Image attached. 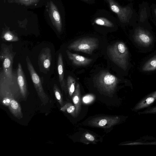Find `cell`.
<instances>
[{
	"label": "cell",
	"mask_w": 156,
	"mask_h": 156,
	"mask_svg": "<svg viewBox=\"0 0 156 156\" xmlns=\"http://www.w3.org/2000/svg\"><path fill=\"white\" fill-rule=\"evenodd\" d=\"M28 70L38 96L44 105H45L49 101V98L45 93L40 77L35 71L28 56L26 58Z\"/></svg>",
	"instance_id": "cell-5"
},
{
	"label": "cell",
	"mask_w": 156,
	"mask_h": 156,
	"mask_svg": "<svg viewBox=\"0 0 156 156\" xmlns=\"http://www.w3.org/2000/svg\"><path fill=\"white\" fill-rule=\"evenodd\" d=\"M94 98V95L91 94H88L83 97L82 101L84 104H89L93 101Z\"/></svg>",
	"instance_id": "cell-23"
},
{
	"label": "cell",
	"mask_w": 156,
	"mask_h": 156,
	"mask_svg": "<svg viewBox=\"0 0 156 156\" xmlns=\"http://www.w3.org/2000/svg\"><path fill=\"white\" fill-rule=\"evenodd\" d=\"M9 3H16L28 6L36 4L40 0H9Z\"/></svg>",
	"instance_id": "cell-22"
},
{
	"label": "cell",
	"mask_w": 156,
	"mask_h": 156,
	"mask_svg": "<svg viewBox=\"0 0 156 156\" xmlns=\"http://www.w3.org/2000/svg\"><path fill=\"white\" fill-rule=\"evenodd\" d=\"M135 38L137 41L145 45H149L152 41L151 37L143 32L138 33L135 35Z\"/></svg>",
	"instance_id": "cell-15"
},
{
	"label": "cell",
	"mask_w": 156,
	"mask_h": 156,
	"mask_svg": "<svg viewBox=\"0 0 156 156\" xmlns=\"http://www.w3.org/2000/svg\"><path fill=\"white\" fill-rule=\"evenodd\" d=\"M66 52L69 59L74 65L84 66L89 64L93 61V59L88 58L78 54L72 53L68 50Z\"/></svg>",
	"instance_id": "cell-10"
},
{
	"label": "cell",
	"mask_w": 156,
	"mask_h": 156,
	"mask_svg": "<svg viewBox=\"0 0 156 156\" xmlns=\"http://www.w3.org/2000/svg\"><path fill=\"white\" fill-rule=\"evenodd\" d=\"M53 91L58 102L62 107L64 105L62 96L60 90L55 84L53 86Z\"/></svg>",
	"instance_id": "cell-21"
},
{
	"label": "cell",
	"mask_w": 156,
	"mask_h": 156,
	"mask_svg": "<svg viewBox=\"0 0 156 156\" xmlns=\"http://www.w3.org/2000/svg\"><path fill=\"white\" fill-rule=\"evenodd\" d=\"M48 13L53 25L58 32H60L62 30L61 16L57 7L51 1L49 3Z\"/></svg>",
	"instance_id": "cell-8"
},
{
	"label": "cell",
	"mask_w": 156,
	"mask_h": 156,
	"mask_svg": "<svg viewBox=\"0 0 156 156\" xmlns=\"http://www.w3.org/2000/svg\"><path fill=\"white\" fill-rule=\"evenodd\" d=\"M12 48L10 46L2 44L1 45L0 58L2 62V68L4 73L8 78L12 77L13 62L14 56Z\"/></svg>",
	"instance_id": "cell-4"
},
{
	"label": "cell",
	"mask_w": 156,
	"mask_h": 156,
	"mask_svg": "<svg viewBox=\"0 0 156 156\" xmlns=\"http://www.w3.org/2000/svg\"><path fill=\"white\" fill-rule=\"evenodd\" d=\"M156 114V105L151 108H150L146 110L138 113V114Z\"/></svg>",
	"instance_id": "cell-24"
},
{
	"label": "cell",
	"mask_w": 156,
	"mask_h": 156,
	"mask_svg": "<svg viewBox=\"0 0 156 156\" xmlns=\"http://www.w3.org/2000/svg\"><path fill=\"white\" fill-rule=\"evenodd\" d=\"M107 53L109 58L116 65L125 70L128 65L129 52L125 44L118 41L108 47Z\"/></svg>",
	"instance_id": "cell-1"
},
{
	"label": "cell",
	"mask_w": 156,
	"mask_h": 156,
	"mask_svg": "<svg viewBox=\"0 0 156 156\" xmlns=\"http://www.w3.org/2000/svg\"><path fill=\"white\" fill-rule=\"evenodd\" d=\"M112 10L114 12L118 13L119 12V9L118 7L115 5H112L111 7Z\"/></svg>",
	"instance_id": "cell-26"
},
{
	"label": "cell",
	"mask_w": 156,
	"mask_h": 156,
	"mask_svg": "<svg viewBox=\"0 0 156 156\" xmlns=\"http://www.w3.org/2000/svg\"><path fill=\"white\" fill-rule=\"evenodd\" d=\"M52 60L51 50L48 47L43 48L38 58V64L41 71L46 73L50 69Z\"/></svg>",
	"instance_id": "cell-7"
},
{
	"label": "cell",
	"mask_w": 156,
	"mask_h": 156,
	"mask_svg": "<svg viewBox=\"0 0 156 156\" xmlns=\"http://www.w3.org/2000/svg\"><path fill=\"white\" fill-rule=\"evenodd\" d=\"M156 100V91L151 93L142 99L132 109L134 111H137L151 105Z\"/></svg>",
	"instance_id": "cell-11"
},
{
	"label": "cell",
	"mask_w": 156,
	"mask_h": 156,
	"mask_svg": "<svg viewBox=\"0 0 156 156\" xmlns=\"http://www.w3.org/2000/svg\"><path fill=\"white\" fill-rule=\"evenodd\" d=\"M95 80L98 88L110 93L114 91L119 83V80L116 76L106 71L100 72Z\"/></svg>",
	"instance_id": "cell-3"
},
{
	"label": "cell",
	"mask_w": 156,
	"mask_h": 156,
	"mask_svg": "<svg viewBox=\"0 0 156 156\" xmlns=\"http://www.w3.org/2000/svg\"><path fill=\"white\" fill-rule=\"evenodd\" d=\"M156 69V58H152L148 61L143 67L142 69L144 71H150Z\"/></svg>",
	"instance_id": "cell-20"
},
{
	"label": "cell",
	"mask_w": 156,
	"mask_h": 156,
	"mask_svg": "<svg viewBox=\"0 0 156 156\" xmlns=\"http://www.w3.org/2000/svg\"><path fill=\"white\" fill-rule=\"evenodd\" d=\"M63 112H67L70 114L73 117H76L75 107L74 105L71 103H67L60 109Z\"/></svg>",
	"instance_id": "cell-18"
},
{
	"label": "cell",
	"mask_w": 156,
	"mask_h": 156,
	"mask_svg": "<svg viewBox=\"0 0 156 156\" xmlns=\"http://www.w3.org/2000/svg\"><path fill=\"white\" fill-rule=\"evenodd\" d=\"M95 23L99 25L111 26V25L108 22H105V21L101 19H98L96 20Z\"/></svg>",
	"instance_id": "cell-25"
},
{
	"label": "cell",
	"mask_w": 156,
	"mask_h": 156,
	"mask_svg": "<svg viewBox=\"0 0 156 156\" xmlns=\"http://www.w3.org/2000/svg\"><path fill=\"white\" fill-rule=\"evenodd\" d=\"M8 106L10 111L15 117L19 119L23 117V114L20 106L16 100L13 98L12 99Z\"/></svg>",
	"instance_id": "cell-14"
},
{
	"label": "cell",
	"mask_w": 156,
	"mask_h": 156,
	"mask_svg": "<svg viewBox=\"0 0 156 156\" xmlns=\"http://www.w3.org/2000/svg\"><path fill=\"white\" fill-rule=\"evenodd\" d=\"M75 79L72 76L69 75L67 77V87L70 96H73L75 89Z\"/></svg>",
	"instance_id": "cell-17"
},
{
	"label": "cell",
	"mask_w": 156,
	"mask_h": 156,
	"mask_svg": "<svg viewBox=\"0 0 156 156\" xmlns=\"http://www.w3.org/2000/svg\"><path fill=\"white\" fill-rule=\"evenodd\" d=\"M98 46L99 40L97 38L84 37L74 41L69 44L67 48L70 50L81 52L91 55Z\"/></svg>",
	"instance_id": "cell-2"
},
{
	"label": "cell",
	"mask_w": 156,
	"mask_h": 156,
	"mask_svg": "<svg viewBox=\"0 0 156 156\" xmlns=\"http://www.w3.org/2000/svg\"><path fill=\"white\" fill-rule=\"evenodd\" d=\"M17 80L21 95L23 98L27 96V88L25 76L20 63H18L17 69Z\"/></svg>",
	"instance_id": "cell-9"
},
{
	"label": "cell",
	"mask_w": 156,
	"mask_h": 156,
	"mask_svg": "<svg viewBox=\"0 0 156 156\" xmlns=\"http://www.w3.org/2000/svg\"><path fill=\"white\" fill-rule=\"evenodd\" d=\"M1 37L6 41L10 42L17 41L19 39L17 36L9 30L3 32L2 33Z\"/></svg>",
	"instance_id": "cell-16"
},
{
	"label": "cell",
	"mask_w": 156,
	"mask_h": 156,
	"mask_svg": "<svg viewBox=\"0 0 156 156\" xmlns=\"http://www.w3.org/2000/svg\"><path fill=\"white\" fill-rule=\"evenodd\" d=\"M73 101L75 107L76 117L79 114L81 108V99L80 84L77 83L76 86L75 91L73 95Z\"/></svg>",
	"instance_id": "cell-13"
},
{
	"label": "cell",
	"mask_w": 156,
	"mask_h": 156,
	"mask_svg": "<svg viewBox=\"0 0 156 156\" xmlns=\"http://www.w3.org/2000/svg\"><path fill=\"white\" fill-rule=\"evenodd\" d=\"M120 120V118L118 116L98 117L89 120L88 124L93 127L108 128L118 124Z\"/></svg>",
	"instance_id": "cell-6"
},
{
	"label": "cell",
	"mask_w": 156,
	"mask_h": 156,
	"mask_svg": "<svg viewBox=\"0 0 156 156\" xmlns=\"http://www.w3.org/2000/svg\"><path fill=\"white\" fill-rule=\"evenodd\" d=\"M57 69L59 77V81L61 88L66 94L68 91L64 80V64L62 56L61 53H59L58 55L57 61Z\"/></svg>",
	"instance_id": "cell-12"
},
{
	"label": "cell",
	"mask_w": 156,
	"mask_h": 156,
	"mask_svg": "<svg viewBox=\"0 0 156 156\" xmlns=\"http://www.w3.org/2000/svg\"><path fill=\"white\" fill-rule=\"evenodd\" d=\"M81 141L84 143H91L96 144L97 140L95 137L92 135L88 133H84L82 136Z\"/></svg>",
	"instance_id": "cell-19"
}]
</instances>
